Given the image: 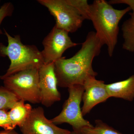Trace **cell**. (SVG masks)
I'll use <instances>...</instances> for the list:
<instances>
[{
  "instance_id": "1",
  "label": "cell",
  "mask_w": 134,
  "mask_h": 134,
  "mask_svg": "<svg viewBox=\"0 0 134 134\" xmlns=\"http://www.w3.org/2000/svg\"><path fill=\"white\" fill-rule=\"evenodd\" d=\"M103 46L95 32L87 34L80 50L69 59L62 57L55 62V71L58 86L69 88L76 85H83L90 77L95 76L97 73L93 70L92 62L98 56Z\"/></svg>"
},
{
  "instance_id": "2",
  "label": "cell",
  "mask_w": 134,
  "mask_h": 134,
  "mask_svg": "<svg viewBox=\"0 0 134 134\" xmlns=\"http://www.w3.org/2000/svg\"><path fill=\"white\" fill-rule=\"evenodd\" d=\"M90 7V20L96 35L103 46H107L108 55L111 57L118 41L119 25L127 13L129 7L123 9H115L105 0H96Z\"/></svg>"
},
{
  "instance_id": "3",
  "label": "cell",
  "mask_w": 134,
  "mask_h": 134,
  "mask_svg": "<svg viewBox=\"0 0 134 134\" xmlns=\"http://www.w3.org/2000/svg\"><path fill=\"white\" fill-rule=\"evenodd\" d=\"M3 30L8 44L5 46L0 42V56L8 57L10 64L5 74L0 75V79L26 70L39 69L44 64L41 52L36 46L24 44L19 35L12 37L5 29Z\"/></svg>"
},
{
  "instance_id": "4",
  "label": "cell",
  "mask_w": 134,
  "mask_h": 134,
  "mask_svg": "<svg viewBox=\"0 0 134 134\" xmlns=\"http://www.w3.org/2000/svg\"><path fill=\"white\" fill-rule=\"evenodd\" d=\"M4 86L19 99L33 104L41 103L39 69L21 71L2 79Z\"/></svg>"
},
{
  "instance_id": "5",
  "label": "cell",
  "mask_w": 134,
  "mask_h": 134,
  "mask_svg": "<svg viewBox=\"0 0 134 134\" xmlns=\"http://www.w3.org/2000/svg\"><path fill=\"white\" fill-rule=\"evenodd\" d=\"M68 90L69 96L63 104L62 111L50 120L55 125L64 123L69 124L76 133L85 127L93 126L88 121L84 119L81 108L84 91L83 85H73L68 88Z\"/></svg>"
},
{
  "instance_id": "6",
  "label": "cell",
  "mask_w": 134,
  "mask_h": 134,
  "mask_svg": "<svg viewBox=\"0 0 134 134\" xmlns=\"http://www.w3.org/2000/svg\"><path fill=\"white\" fill-rule=\"evenodd\" d=\"M48 9L55 20V26L68 32H75L81 28L85 19L79 12L66 0H38Z\"/></svg>"
},
{
  "instance_id": "7",
  "label": "cell",
  "mask_w": 134,
  "mask_h": 134,
  "mask_svg": "<svg viewBox=\"0 0 134 134\" xmlns=\"http://www.w3.org/2000/svg\"><path fill=\"white\" fill-rule=\"evenodd\" d=\"M44 49L41 52L44 64L54 62L62 58L67 49L78 45L74 43L68 32L54 26L43 41Z\"/></svg>"
},
{
  "instance_id": "8",
  "label": "cell",
  "mask_w": 134,
  "mask_h": 134,
  "mask_svg": "<svg viewBox=\"0 0 134 134\" xmlns=\"http://www.w3.org/2000/svg\"><path fill=\"white\" fill-rule=\"evenodd\" d=\"M41 103L49 107L61 100L58 89V80L55 71V63L44 64L39 69Z\"/></svg>"
},
{
  "instance_id": "9",
  "label": "cell",
  "mask_w": 134,
  "mask_h": 134,
  "mask_svg": "<svg viewBox=\"0 0 134 134\" xmlns=\"http://www.w3.org/2000/svg\"><path fill=\"white\" fill-rule=\"evenodd\" d=\"M22 134H69L70 131L60 128L47 119L44 109L32 108L28 119L19 127Z\"/></svg>"
},
{
  "instance_id": "10",
  "label": "cell",
  "mask_w": 134,
  "mask_h": 134,
  "mask_svg": "<svg viewBox=\"0 0 134 134\" xmlns=\"http://www.w3.org/2000/svg\"><path fill=\"white\" fill-rule=\"evenodd\" d=\"M106 85L104 82L97 80L95 76L90 77L85 82L82 99L83 105L81 108L83 116L90 112L96 105L105 102L110 98Z\"/></svg>"
},
{
  "instance_id": "11",
  "label": "cell",
  "mask_w": 134,
  "mask_h": 134,
  "mask_svg": "<svg viewBox=\"0 0 134 134\" xmlns=\"http://www.w3.org/2000/svg\"><path fill=\"white\" fill-rule=\"evenodd\" d=\"M110 97L121 98L129 101L134 99V74L127 79L106 85Z\"/></svg>"
},
{
  "instance_id": "12",
  "label": "cell",
  "mask_w": 134,
  "mask_h": 134,
  "mask_svg": "<svg viewBox=\"0 0 134 134\" xmlns=\"http://www.w3.org/2000/svg\"><path fill=\"white\" fill-rule=\"evenodd\" d=\"M25 102L18 100L8 111L10 120L14 129L17 126L20 127L24 124L32 110L31 105Z\"/></svg>"
},
{
  "instance_id": "13",
  "label": "cell",
  "mask_w": 134,
  "mask_h": 134,
  "mask_svg": "<svg viewBox=\"0 0 134 134\" xmlns=\"http://www.w3.org/2000/svg\"><path fill=\"white\" fill-rule=\"evenodd\" d=\"M121 29L124 39L122 48L130 52H134V18H130L125 21Z\"/></svg>"
},
{
  "instance_id": "14",
  "label": "cell",
  "mask_w": 134,
  "mask_h": 134,
  "mask_svg": "<svg viewBox=\"0 0 134 134\" xmlns=\"http://www.w3.org/2000/svg\"><path fill=\"white\" fill-rule=\"evenodd\" d=\"M95 126L85 127L77 132L78 134H123L100 120L95 121Z\"/></svg>"
},
{
  "instance_id": "15",
  "label": "cell",
  "mask_w": 134,
  "mask_h": 134,
  "mask_svg": "<svg viewBox=\"0 0 134 134\" xmlns=\"http://www.w3.org/2000/svg\"><path fill=\"white\" fill-rule=\"evenodd\" d=\"M19 100L15 95L4 86H0V110H10Z\"/></svg>"
},
{
  "instance_id": "16",
  "label": "cell",
  "mask_w": 134,
  "mask_h": 134,
  "mask_svg": "<svg viewBox=\"0 0 134 134\" xmlns=\"http://www.w3.org/2000/svg\"><path fill=\"white\" fill-rule=\"evenodd\" d=\"M79 12L85 20H90V7L86 0H66Z\"/></svg>"
},
{
  "instance_id": "17",
  "label": "cell",
  "mask_w": 134,
  "mask_h": 134,
  "mask_svg": "<svg viewBox=\"0 0 134 134\" xmlns=\"http://www.w3.org/2000/svg\"><path fill=\"white\" fill-rule=\"evenodd\" d=\"M14 8L12 3L6 2L0 8V26L5 18L11 16L14 12ZM3 32L0 28V36Z\"/></svg>"
},
{
  "instance_id": "18",
  "label": "cell",
  "mask_w": 134,
  "mask_h": 134,
  "mask_svg": "<svg viewBox=\"0 0 134 134\" xmlns=\"http://www.w3.org/2000/svg\"><path fill=\"white\" fill-rule=\"evenodd\" d=\"M0 127L5 130L14 129L10 120L7 110H0Z\"/></svg>"
},
{
  "instance_id": "19",
  "label": "cell",
  "mask_w": 134,
  "mask_h": 134,
  "mask_svg": "<svg viewBox=\"0 0 134 134\" xmlns=\"http://www.w3.org/2000/svg\"><path fill=\"white\" fill-rule=\"evenodd\" d=\"M108 2L111 5L121 3L127 5L133 11L131 14V18H134V0H111Z\"/></svg>"
},
{
  "instance_id": "20",
  "label": "cell",
  "mask_w": 134,
  "mask_h": 134,
  "mask_svg": "<svg viewBox=\"0 0 134 134\" xmlns=\"http://www.w3.org/2000/svg\"><path fill=\"white\" fill-rule=\"evenodd\" d=\"M0 134H19L14 130H5L0 132Z\"/></svg>"
},
{
  "instance_id": "21",
  "label": "cell",
  "mask_w": 134,
  "mask_h": 134,
  "mask_svg": "<svg viewBox=\"0 0 134 134\" xmlns=\"http://www.w3.org/2000/svg\"><path fill=\"white\" fill-rule=\"evenodd\" d=\"M69 134H78L76 132H74V131H72V132H70V133Z\"/></svg>"
}]
</instances>
